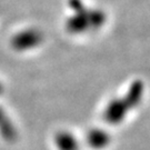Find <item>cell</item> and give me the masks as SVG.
<instances>
[{"label":"cell","instance_id":"obj_4","mask_svg":"<svg viewBox=\"0 0 150 150\" xmlns=\"http://www.w3.org/2000/svg\"><path fill=\"white\" fill-rule=\"evenodd\" d=\"M0 92H1V86H0Z\"/></svg>","mask_w":150,"mask_h":150},{"label":"cell","instance_id":"obj_1","mask_svg":"<svg viewBox=\"0 0 150 150\" xmlns=\"http://www.w3.org/2000/svg\"><path fill=\"white\" fill-rule=\"evenodd\" d=\"M70 8L74 13L67 21V26L72 31H83L90 28L100 27L105 21V13L100 10L88 9L81 0H70Z\"/></svg>","mask_w":150,"mask_h":150},{"label":"cell","instance_id":"obj_3","mask_svg":"<svg viewBox=\"0 0 150 150\" xmlns=\"http://www.w3.org/2000/svg\"><path fill=\"white\" fill-rule=\"evenodd\" d=\"M0 132L4 134L5 137H11L13 134L10 123L7 120L6 116L4 115V112L1 110H0Z\"/></svg>","mask_w":150,"mask_h":150},{"label":"cell","instance_id":"obj_2","mask_svg":"<svg viewBox=\"0 0 150 150\" xmlns=\"http://www.w3.org/2000/svg\"><path fill=\"white\" fill-rule=\"evenodd\" d=\"M40 41H41V35L35 29H29L18 33L12 39V46L18 50H22V49L33 48Z\"/></svg>","mask_w":150,"mask_h":150}]
</instances>
